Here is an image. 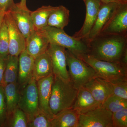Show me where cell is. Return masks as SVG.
I'll use <instances>...</instances> for the list:
<instances>
[{"mask_svg": "<svg viewBox=\"0 0 127 127\" xmlns=\"http://www.w3.org/2000/svg\"><path fill=\"white\" fill-rule=\"evenodd\" d=\"M127 35L101 34L88 44L89 54L105 61H121L127 51Z\"/></svg>", "mask_w": 127, "mask_h": 127, "instance_id": "cell-1", "label": "cell"}, {"mask_svg": "<svg viewBox=\"0 0 127 127\" xmlns=\"http://www.w3.org/2000/svg\"><path fill=\"white\" fill-rule=\"evenodd\" d=\"M78 89L71 81L65 82L54 76L49 105L54 116L64 109L72 107Z\"/></svg>", "mask_w": 127, "mask_h": 127, "instance_id": "cell-2", "label": "cell"}, {"mask_svg": "<svg viewBox=\"0 0 127 127\" xmlns=\"http://www.w3.org/2000/svg\"><path fill=\"white\" fill-rule=\"evenodd\" d=\"M94 68L96 76L110 83L127 79V65L122 62L101 61L88 54L77 57Z\"/></svg>", "mask_w": 127, "mask_h": 127, "instance_id": "cell-3", "label": "cell"}, {"mask_svg": "<svg viewBox=\"0 0 127 127\" xmlns=\"http://www.w3.org/2000/svg\"><path fill=\"white\" fill-rule=\"evenodd\" d=\"M41 30L50 43L65 48L77 57L88 53V46L83 40L69 36L64 30L46 26Z\"/></svg>", "mask_w": 127, "mask_h": 127, "instance_id": "cell-4", "label": "cell"}, {"mask_svg": "<svg viewBox=\"0 0 127 127\" xmlns=\"http://www.w3.org/2000/svg\"><path fill=\"white\" fill-rule=\"evenodd\" d=\"M67 64L71 81L77 89L96 76L95 70L91 66L66 49Z\"/></svg>", "mask_w": 127, "mask_h": 127, "instance_id": "cell-5", "label": "cell"}, {"mask_svg": "<svg viewBox=\"0 0 127 127\" xmlns=\"http://www.w3.org/2000/svg\"><path fill=\"white\" fill-rule=\"evenodd\" d=\"M112 113L101 106L79 115L78 127H113Z\"/></svg>", "mask_w": 127, "mask_h": 127, "instance_id": "cell-6", "label": "cell"}, {"mask_svg": "<svg viewBox=\"0 0 127 127\" xmlns=\"http://www.w3.org/2000/svg\"><path fill=\"white\" fill-rule=\"evenodd\" d=\"M47 52L51 60L54 76L64 81H70V78L67 68L66 49L61 46L50 43Z\"/></svg>", "mask_w": 127, "mask_h": 127, "instance_id": "cell-7", "label": "cell"}, {"mask_svg": "<svg viewBox=\"0 0 127 127\" xmlns=\"http://www.w3.org/2000/svg\"><path fill=\"white\" fill-rule=\"evenodd\" d=\"M101 34L127 35V3H120Z\"/></svg>", "mask_w": 127, "mask_h": 127, "instance_id": "cell-8", "label": "cell"}, {"mask_svg": "<svg viewBox=\"0 0 127 127\" xmlns=\"http://www.w3.org/2000/svg\"><path fill=\"white\" fill-rule=\"evenodd\" d=\"M18 107L27 115L32 114L39 109L37 81L32 78L21 89Z\"/></svg>", "mask_w": 127, "mask_h": 127, "instance_id": "cell-9", "label": "cell"}, {"mask_svg": "<svg viewBox=\"0 0 127 127\" xmlns=\"http://www.w3.org/2000/svg\"><path fill=\"white\" fill-rule=\"evenodd\" d=\"M4 20L8 30L9 55L19 56L26 50V39L18 30L9 10L5 11Z\"/></svg>", "mask_w": 127, "mask_h": 127, "instance_id": "cell-10", "label": "cell"}, {"mask_svg": "<svg viewBox=\"0 0 127 127\" xmlns=\"http://www.w3.org/2000/svg\"><path fill=\"white\" fill-rule=\"evenodd\" d=\"M9 11L18 30L26 39L34 31L31 11L27 7L22 6L19 3H15Z\"/></svg>", "mask_w": 127, "mask_h": 127, "instance_id": "cell-11", "label": "cell"}, {"mask_svg": "<svg viewBox=\"0 0 127 127\" xmlns=\"http://www.w3.org/2000/svg\"><path fill=\"white\" fill-rule=\"evenodd\" d=\"M119 4L120 3H102L93 27L87 36L83 39L87 45L100 35Z\"/></svg>", "mask_w": 127, "mask_h": 127, "instance_id": "cell-12", "label": "cell"}, {"mask_svg": "<svg viewBox=\"0 0 127 127\" xmlns=\"http://www.w3.org/2000/svg\"><path fill=\"white\" fill-rule=\"evenodd\" d=\"M86 7L85 20L82 27L73 37L78 40L85 39L90 32L96 18L102 2L100 0H83Z\"/></svg>", "mask_w": 127, "mask_h": 127, "instance_id": "cell-13", "label": "cell"}, {"mask_svg": "<svg viewBox=\"0 0 127 127\" xmlns=\"http://www.w3.org/2000/svg\"><path fill=\"white\" fill-rule=\"evenodd\" d=\"M54 78V75L52 73L37 81L39 109L51 120L54 117L49 105Z\"/></svg>", "mask_w": 127, "mask_h": 127, "instance_id": "cell-14", "label": "cell"}, {"mask_svg": "<svg viewBox=\"0 0 127 127\" xmlns=\"http://www.w3.org/2000/svg\"><path fill=\"white\" fill-rule=\"evenodd\" d=\"M84 86L90 92L95 100L101 104L113 94L111 83L98 77L91 78Z\"/></svg>", "mask_w": 127, "mask_h": 127, "instance_id": "cell-15", "label": "cell"}, {"mask_svg": "<svg viewBox=\"0 0 127 127\" xmlns=\"http://www.w3.org/2000/svg\"><path fill=\"white\" fill-rule=\"evenodd\" d=\"M49 40L41 30H34L26 39V50L35 59L47 51Z\"/></svg>", "mask_w": 127, "mask_h": 127, "instance_id": "cell-16", "label": "cell"}, {"mask_svg": "<svg viewBox=\"0 0 127 127\" xmlns=\"http://www.w3.org/2000/svg\"><path fill=\"white\" fill-rule=\"evenodd\" d=\"M34 58L25 50L18 56V70L17 82L21 89L32 78Z\"/></svg>", "mask_w": 127, "mask_h": 127, "instance_id": "cell-17", "label": "cell"}, {"mask_svg": "<svg viewBox=\"0 0 127 127\" xmlns=\"http://www.w3.org/2000/svg\"><path fill=\"white\" fill-rule=\"evenodd\" d=\"M101 106V103L95 100L89 90L83 86L78 89L76 97L72 107L81 114Z\"/></svg>", "mask_w": 127, "mask_h": 127, "instance_id": "cell-18", "label": "cell"}, {"mask_svg": "<svg viewBox=\"0 0 127 127\" xmlns=\"http://www.w3.org/2000/svg\"><path fill=\"white\" fill-rule=\"evenodd\" d=\"M79 115L72 107L64 109L51 120L52 127H78Z\"/></svg>", "mask_w": 127, "mask_h": 127, "instance_id": "cell-19", "label": "cell"}, {"mask_svg": "<svg viewBox=\"0 0 127 127\" xmlns=\"http://www.w3.org/2000/svg\"><path fill=\"white\" fill-rule=\"evenodd\" d=\"M52 73V63L47 51L34 59L32 78L37 81Z\"/></svg>", "mask_w": 127, "mask_h": 127, "instance_id": "cell-20", "label": "cell"}, {"mask_svg": "<svg viewBox=\"0 0 127 127\" xmlns=\"http://www.w3.org/2000/svg\"><path fill=\"white\" fill-rule=\"evenodd\" d=\"M70 12L64 6H55L49 16L47 26L64 30L70 21Z\"/></svg>", "mask_w": 127, "mask_h": 127, "instance_id": "cell-21", "label": "cell"}, {"mask_svg": "<svg viewBox=\"0 0 127 127\" xmlns=\"http://www.w3.org/2000/svg\"><path fill=\"white\" fill-rule=\"evenodd\" d=\"M4 89L8 117L18 107L21 89L18 83L16 82L6 85L4 87Z\"/></svg>", "mask_w": 127, "mask_h": 127, "instance_id": "cell-22", "label": "cell"}, {"mask_svg": "<svg viewBox=\"0 0 127 127\" xmlns=\"http://www.w3.org/2000/svg\"><path fill=\"white\" fill-rule=\"evenodd\" d=\"M18 70V56L9 55L5 60V67L1 86L17 82Z\"/></svg>", "mask_w": 127, "mask_h": 127, "instance_id": "cell-23", "label": "cell"}, {"mask_svg": "<svg viewBox=\"0 0 127 127\" xmlns=\"http://www.w3.org/2000/svg\"><path fill=\"white\" fill-rule=\"evenodd\" d=\"M51 6H43L31 11V16L34 30H40L47 26L48 20L51 12L55 9Z\"/></svg>", "mask_w": 127, "mask_h": 127, "instance_id": "cell-24", "label": "cell"}, {"mask_svg": "<svg viewBox=\"0 0 127 127\" xmlns=\"http://www.w3.org/2000/svg\"><path fill=\"white\" fill-rule=\"evenodd\" d=\"M27 117L28 127H52L51 119L40 109Z\"/></svg>", "mask_w": 127, "mask_h": 127, "instance_id": "cell-25", "label": "cell"}, {"mask_svg": "<svg viewBox=\"0 0 127 127\" xmlns=\"http://www.w3.org/2000/svg\"><path fill=\"white\" fill-rule=\"evenodd\" d=\"M5 127H28L26 114L20 108H17L7 117Z\"/></svg>", "mask_w": 127, "mask_h": 127, "instance_id": "cell-26", "label": "cell"}, {"mask_svg": "<svg viewBox=\"0 0 127 127\" xmlns=\"http://www.w3.org/2000/svg\"><path fill=\"white\" fill-rule=\"evenodd\" d=\"M102 106L112 112H116L127 108V100H124L116 95H110L102 104Z\"/></svg>", "mask_w": 127, "mask_h": 127, "instance_id": "cell-27", "label": "cell"}, {"mask_svg": "<svg viewBox=\"0 0 127 127\" xmlns=\"http://www.w3.org/2000/svg\"><path fill=\"white\" fill-rule=\"evenodd\" d=\"M9 56L8 30L7 25L4 19L0 30V57L6 60Z\"/></svg>", "mask_w": 127, "mask_h": 127, "instance_id": "cell-28", "label": "cell"}, {"mask_svg": "<svg viewBox=\"0 0 127 127\" xmlns=\"http://www.w3.org/2000/svg\"><path fill=\"white\" fill-rule=\"evenodd\" d=\"M7 115L4 87L0 85V127H5Z\"/></svg>", "mask_w": 127, "mask_h": 127, "instance_id": "cell-29", "label": "cell"}, {"mask_svg": "<svg viewBox=\"0 0 127 127\" xmlns=\"http://www.w3.org/2000/svg\"><path fill=\"white\" fill-rule=\"evenodd\" d=\"M111 83L113 95L122 99L127 100V79Z\"/></svg>", "mask_w": 127, "mask_h": 127, "instance_id": "cell-30", "label": "cell"}, {"mask_svg": "<svg viewBox=\"0 0 127 127\" xmlns=\"http://www.w3.org/2000/svg\"><path fill=\"white\" fill-rule=\"evenodd\" d=\"M113 127H127V108L112 113Z\"/></svg>", "mask_w": 127, "mask_h": 127, "instance_id": "cell-31", "label": "cell"}, {"mask_svg": "<svg viewBox=\"0 0 127 127\" xmlns=\"http://www.w3.org/2000/svg\"><path fill=\"white\" fill-rule=\"evenodd\" d=\"M15 4L13 0H0V9H3L5 11H7Z\"/></svg>", "mask_w": 127, "mask_h": 127, "instance_id": "cell-32", "label": "cell"}, {"mask_svg": "<svg viewBox=\"0 0 127 127\" xmlns=\"http://www.w3.org/2000/svg\"><path fill=\"white\" fill-rule=\"evenodd\" d=\"M5 67V60L0 57V85H1Z\"/></svg>", "mask_w": 127, "mask_h": 127, "instance_id": "cell-33", "label": "cell"}, {"mask_svg": "<svg viewBox=\"0 0 127 127\" xmlns=\"http://www.w3.org/2000/svg\"><path fill=\"white\" fill-rule=\"evenodd\" d=\"M102 3L116 2L118 3H127V2L124 0H100Z\"/></svg>", "mask_w": 127, "mask_h": 127, "instance_id": "cell-34", "label": "cell"}, {"mask_svg": "<svg viewBox=\"0 0 127 127\" xmlns=\"http://www.w3.org/2000/svg\"><path fill=\"white\" fill-rule=\"evenodd\" d=\"M5 11L3 9H0V30L1 25L4 19Z\"/></svg>", "mask_w": 127, "mask_h": 127, "instance_id": "cell-35", "label": "cell"}, {"mask_svg": "<svg viewBox=\"0 0 127 127\" xmlns=\"http://www.w3.org/2000/svg\"><path fill=\"white\" fill-rule=\"evenodd\" d=\"M27 0H21L20 2H19L20 4L22 7H27L26 5Z\"/></svg>", "mask_w": 127, "mask_h": 127, "instance_id": "cell-36", "label": "cell"}, {"mask_svg": "<svg viewBox=\"0 0 127 127\" xmlns=\"http://www.w3.org/2000/svg\"><path fill=\"white\" fill-rule=\"evenodd\" d=\"M124 0L125 1H126V2H127V0Z\"/></svg>", "mask_w": 127, "mask_h": 127, "instance_id": "cell-37", "label": "cell"}]
</instances>
